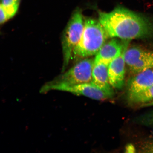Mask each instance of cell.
<instances>
[{
  "label": "cell",
  "instance_id": "cell-1",
  "mask_svg": "<svg viewBox=\"0 0 153 153\" xmlns=\"http://www.w3.org/2000/svg\"><path fill=\"white\" fill-rule=\"evenodd\" d=\"M99 20L111 38L130 41L148 37L153 32V25L150 20L121 7L110 12L99 11Z\"/></svg>",
  "mask_w": 153,
  "mask_h": 153
},
{
  "label": "cell",
  "instance_id": "cell-2",
  "mask_svg": "<svg viewBox=\"0 0 153 153\" xmlns=\"http://www.w3.org/2000/svg\"><path fill=\"white\" fill-rule=\"evenodd\" d=\"M94 59L87 57L76 63L68 71L62 72L54 79L47 82L40 90V93L46 94L52 91H60L62 88L91 83Z\"/></svg>",
  "mask_w": 153,
  "mask_h": 153
},
{
  "label": "cell",
  "instance_id": "cell-3",
  "mask_svg": "<svg viewBox=\"0 0 153 153\" xmlns=\"http://www.w3.org/2000/svg\"><path fill=\"white\" fill-rule=\"evenodd\" d=\"M108 37L99 20L85 19L83 33L72 56L76 58L84 59L96 55Z\"/></svg>",
  "mask_w": 153,
  "mask_h": 153
},
{
  "label": "cell",
  "instance_id": "cell-4",
  "mask_svg": "<svg viewBox=\"0 0 153 153\" xmlns=\"http://www.w3.org/2000/svg\"><path fill=\"white\" fill-rule=\"evenodd\" d=\"M84 21L85 19L81 10L76 9L72 14L63 33L62 42V72L65 70L72 56L74 49L81 39L84 29Z\"/></svg>",
  "mask_w": 153,
  "mask_h": 153
},
{
  "label": "cell",
  "instance_id": "cell-5",
  "mask_svg": "<svg viewBox=\"0 0 153 153\" xmlns=\"http://www.w3.org/2000/svg\"><path fill=\"white\" fill-rule=\"evenodd\" d=\"M124 58L126 67L132 75L153 68V52L134 46L128 47Z\"/></svg>",
  "mask_w": 153,
  "mask_h": 153
},
{
  "label": "cell",
  "instance_id": "cell-6",
  "mask_svg": "<svg viewBox=\"0 0 153 153\" xmlns=\"http://www.w3.org/2000/svg\"><path fill=\"white\" fill-rule=\"evenodd\" d=\"M129 42L130 40H127L121 54L108 65L109 80L110 85L114 89H120L124 85L126 66L124 55Z\"/></svg>",
  "mask_w": 153,
  "mask_h": 153
},
{
  "label": "cell",
  "instance_id": "cell-7",
  "mask_svg": "<svg viewBox=\"0 0 153 153\" xmlns=\"http://www.w3.org/2000/svg\"><path fill=\"white\" fill-rule=\"evenodd\" d=\"M121 40L114 38L105 43L96 55L94 64H103L108 66L123 51L127 40Z\"/></svg>",
  "mask_w": 153,
  "mask_h": 153
},
{
  "label": "cell",
  "instance_id": "cell-8",
  "mask_svg": "<svg viewBox=\"0 0 153 153\" xmlns=\"http://www.w3.org/2000/svg\"><path fill=\"white\" fill-rule=\"evenodd\" d=\"M60 91L68 92L76 95L83 96L98 100H104L112 97L97 87L92 82L65 87Z\"/></svg>",
  "mask_w": 153,
  "mask_h": 153
},
{
  "label": "cell",
  "instance_id": "cell-9",
  "mask_svg": "<svg viewBox=\"0 0 153 153\" xmlns=\"http://www.w3.org/2000/svg\"><path fill=\"white\" fill-rule=\"evenodd\" d=\"M153 85V68L133 75L128 82V96L144 91Z\"/></svg>",
  "mask_w": 153,
  "mask_h": 153
},
{
  "label": "cell",
  "instance_id": "cell-10",
  "mask_svg": "<svg viewBox=\"0 0 153 153\" xmlns=\"http://www.w3.org/2000/svg\"><path fill=\"white\" fill-rule=\"evenodd\" d=\"M108 65L94 64L92 71V81L94 85L113 96L114 92L109 80Z\"/></svg>",
  "mask_w": 153,
  "mask_h": 153
},
{
  "label": "cell",
  "instance_id": "cell-11",
  "mask_svg": "<svg viewBox=\"0 0 153 153\" xmlns=\"http://www.w3.org/2000/svg\"><path fill=\"white\" fill-rule=\"evenodd\" d=\"M129 102L132 104L144 105L153 101V85L135 94L128 96Z\"/></svg>",
  "mask_w": 153,
  "mask_h": 153
},
{
  "label": "cell",
  "instance_id": "cell-12",
  "mask_svg": "<svg viewBox=\"0 0 153 153\" xmlns=\"http://www.w3.org/2000/svg\"><path fill=\"white\" fill-rule=\"evenodd\" d=\"M1 7L4 10L9 20L16 14L20 0H1Z\"/></svg>",
  "mask_w": 153,
  "mask_h": 153
},
{
  "label": "cell",
  "instance_id": "cell-13",
  "mask_svg": "<svg viewBox=\"0 0 153 153\" xmlns=\"http://www.w3.org/2000/svg\"><path fill=\"white\" fill-rule=\"evenodd\" d=\"M140 122L144 125L153 127V111L142 116Z\"/></svg>",
  "mask_w": 153,
  "mask_h": 153
},
{
  "label": "cell",
  "instance_id": "cell-14",
  "mask_svg": "<svg viewBox=\"0 0 153 153\" xmlns=\"http://www.w3.org/2000/svg\"><path fill=\"white\" fill-rule=\"evenodd\" d=\"M142 148L144 152L153 153V140L145 143Z\"/></svg>",
  "mask_w": 153,
  "mask_h": 153
},
{
  "label": "cell",
  "instance_id": "cell-15",
  "mask_svg": "<svg viewBox=\"0 0 153 153\" xmlns=\"http://www.w3.org/2000/svg\"><path fill=\"white\" fill-rule=\"evenodd\" d=\"M125 150V152L128 153H133L136 152L135 147L131 144L127 145L126 147Z\"/></svg>",
  "mask_w": 153,
  "mask_h": 153
},
{
  "label": "cell",
  "instance_id": "cell-16",
  "mask_svg": "<svg viewBox=\"0 0 153 153\" xmlns=\"http://www.w3.org/2000/svg\"><path fill=\"white\" fill-rule=\"evenodd\" d=\"M144 106H153V101L148 104H145L143 105Z\"/></svg>",
  "mask_w": 153,
  "mask_h": 153
}]
</instances>
